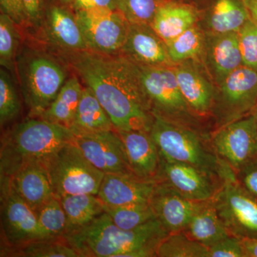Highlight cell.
I'll list each match as a JSON object with an SVG mask.
<instances>
[{"label": "cell", "mask_w": 257, "mask_h": 257, "mask_svg": "<svg viewBox=\"0 0 257 257\" xmlns=\"http://www.w3.org/2000/svg\"><path fill=\"white\" fill-rule=\"evenodd\" d=\"M60 57L92 89L116 131L150 133L155 116L138 64L121 55L91 50Z\"/></svg>", "instance_id": "obj_1"}, {"label": "cell", "mask_w": 257, "mask_h": 257, "mask_svg": "<svg viewBox=\"0 0 257 257\" xmlns=\"http://www.w3.org/2000/svg\"><path fill=\"white\" fill-rule=\"evenodd\" d=\"M169 234L157 219L133 230L118 227L106 212L64 237L83 257L157 256Z\"/></svg>", "instance_id": "obj_2"}, {"label": "cell", "mask_w": 257, "mask_h": 257, "mask_svg": "<svg viewBox=\"0 0 257 257\" xmlns=\"http://www.w3.org/2000/svg\"><path fill=\"white\" fill-rule=\"evenodd\" d=\"M210 134L155 116L150 135L161 157L194 166L221 183L236 179V173L216 155Z\"/></svg>", "instance_id": "obj_3"}, {"label": "cell", "mask_w": 257, "mask_h": 257, "mask_svg": "<svg viewBox=\"0 0 257 257\" xmlns=\"http://www.w3.org/2000/svg\"><path fill=\"white\" fill-rule=\"evenodd\" d=\"M74 133L63 125L31 117L15 125L2 139L1 175L8 176L23 164L43 162L65 144Z\"/></svg>", "instance_id": "obj_4"}, {"label": "cell", "mask_w": 257, "mask_h": 257, "mask_svg": "<svg viewBox=\"0 0 257 257\" xmlns=\"http://www.w3.org/2000/svg\"><path fill=\"white\" fill-rule=\"evenodd\" d=\"M15 64L29 114L39 118L55 100L67 81V68L55 56L31 48L24 50L17 57Z\"/></svg>", "instance_id": "obj_5"}, {"label": "cell", "mask_w": 257, "mask_h": 257, "mask_svg": "<svg viewBox=\"0 0 257 257\" xmlns=\"http://www.w3.org/2000/svg\"><path fill=\"white\" fill-rule=\"evenodd\" d=\"M48 173L54 195H97L104 174L83 155L74 142L65 144L42 162Z\"/></svg>", "instance_id": "obj_6"}, {"label": "cell", "mask_w": 257, "mask_h": 257, "mask_svg": "<svg viewBox=\"0 0 257 257\" xmlns=\"http://www.w3.org/2000/svg\"><path fill=\"white\" fill-rule=\"evenodd\" d=\"M138 66L154 116L205 132L202 120L193 114L184 100L176 78L175 65Z\"/></svg>", "instance_id": "obj_7"}, {"label": "cell", "mask_w": 257, "mask_h": 257, "mask_svg": "<svg viewBox=\"0 0 257 257\" xmlns=\"http://www.w3.org/2000/svg\"><path fill=\"white\" fill-rule=\"evenodd\" d=\"M257 104V71L242 65L216 88L212 116L216 128L253 114Z\"/></svg>", "instance_id": "obj_8"}, {"label": "cell", "mask_w": 257, "mask_h": 257, "mask_svg": "<svg viewBox=\"0 0 257 257\" xmlns=\"http://www.w3.org/2000/svg\"><path fill=\"white\" fill-rule=\"evenodd\" d=\"M212 201L229 235L241 239L257 238V199L237 179L225 182Z\"/></svg>", "instance_id": "obj_9"}, {"label": "cell", "mask_w": 257, "mask_h": 257, "mask_svg": "<svg viewBox=\"0 0 257 257\" xmlns=\"http://www.w3.org/2000/svg\"><path fill=\"white\" fill-rule=\"evenodd\" d=\"M0 182L3 247H16L42 239L36 212L19 195L8 177L1 175Z\"/></svg>", "instance_id": "obj_10"}, {"label": "cell", "mask_w": 257, "mask_h": 257, "mask_svg": "<svg viewBox=\"0 0 257 257\" xmlns=\"http://www.w3.org/2000/svg\"><path fill=\"white\" fill-rule=\"evenodd\" d=\"M89 50L121 55L130 23L117 10L96 8L75 12Z\"/></svg>", "instance_id": "obj_11"}, {"label": "cell", "mask_w": 257, "mask_h": 257, "mask_svg": "<svg viewBox=\"0 0 257 257\" xmlns=\"http://www.w3.org/2000/svg\"><path fill=\"white\" fill-rule=\"evenodd\" d=\"M210 140L216 155L235 173L257 155V126L252 114L216 128Z\"/></svg>", "instance_id": "obj_12"}, {"label": "cell", "mask_w": 257, "mask_h": 257, "mask_svg": "<svg viewBox=\"0 0 257 257\" xmlns=\"http://www.w3.org/2000/svg\"><path fill=\"white\" fill-rule=\"evenodd\" d=\"M73 142L85 158L104 175H133L117 131L74 135Z\"/></svg>", "instance_id": "obj_13"}, {"label": "cell", "mask_w": 257, "mask_h": 257, "mask_svg": "<svg viewBox=\"0 0 257 257\" xmlns=\"http://www.w3.org/2000/svg\"><path fill=\"white\" fill-rule=\"evenodd\" d=\"M160 157L157 181L170 184L184 197L194 202L213 199L224 184L194 166Z\"/></svg>", "instance_id": "obj_14"}, {"label": "cell", "mask_w": 257, "mask_h": 257, "mask_svg": "<svg viewBox=\"0 0 257 257\" xmlns=\"http://www.w3.org/2000/svg\"><path fill=\"white\" fill-rule=\"evenodd\" d=\"M198 62L187 60L175 64L174 67L184 100L193 114L202 121L212 115L216 88Z\"/></svg>", "instance_id": "obj_15"}, {"label": "cell", "mask_w": 257, "mask_h": 257, "mask_svg": "<svg viewBox=\"0 0 257 257\" xmlns=\"http://www.w3.org/2000/svg\"><path fill=\"white\" fill-rule=\"evenodd\" d=\"M198 202L184 197L170 184L157 181L149 203L157 220L172 234L185 229Z\"/></svg>", "instance_id": "obj_16"}, {"label": "cell", "mask_w": 257, "mask_h": 257, "mask_svg": "<svg viewBox=\"0 0 257 257\" xmlns=\"http://www.w3.org/2000/svg\"><path fill=\"white\" fill-rule=\"evenodd\" d=\"M41 26L47 43L60 56L89 50L76 15L67 9L52 7L45 14Z\"/></svg>", "instance_id": "obj_17"}, {"label": "cell", "mask_w": 257, "mask_h": 257, "mask_svg": "<svg viewBox=\"0 0 257 257\" xmlns=\"http://www.w3.org/2000/svg\"><path fill=\"white\" fill-rule=\"evenodd\" d=\"M121 55L140 65H175L165 42L150 25L130 24Z\"/></svg>", "instance_id": "obj_18"}, {"label": "cell", "mask_w": 257, "mask_h": 257, "mask_svg": "<svg viewBox=\"0 0 257 257\" xmlns=\"http://www.w3.org/2000/svg\"><path fill=\"white\" fill-rule=\"evenodd\" d=\"M156 182L128 174H105L97 196L110 207L149 203Z\"/></svg>", "instance_id": "obj_19"}, {"label": "cell", "mask_w": 257, "mask_h": 257, "mask_svg": "<svg viewBox=\"0 0 257 257\" xmlns=\"http://www.w3.org/2000/svg\"><path fill=\"white\" fill-rule=\"evenodd\" d=\"M204 62L216 84L243 65L237 32L206 33Z\"/></svg>", "instance_id": "obj_20"}, {"label": "cell", "mask_w": 257, "mask_h": 257, "mask_svg": "<svg viewBox=\"0 0 257 257\" xmlns=\"http://www.w3.org/2000/svg\"><path fill=\"white\" fill-rule=\"evenodd\" d=\"M130 170L133 175L147 180L157 181L160 157L150 133L143 130L120 131Z\"/></svg>", "instance_id": "obj_21"}, {"label": "cell", "mask_w": 257, "mask_h": 257, "mask_svg": "<svg viewBox=\"0 0 257 257\" xmlns=\"http://www.w3.org/2000/svg\"><path fill=\"white\" fill-rule=\"evenodd\" d=\"M6 177L19 195L35 212L55 196L48 173L42 162L23 164Z\"/></svg>", "instance_id": "obj_22"}, {"label": "cell", "mask_w": 257, "mask_h": 257, "mask_svg": "<svg viewBox=\"0 0 257 257\" xmlns=\"http://www.w3.org/2000/svg\"><path fill=\"white\" fill-rule=\"evenodd\" d=\"M199 12L194 5L179 0H163L151 24L166 45L197 24Z\"/></svg>", "instance_id": "obj_23"}, {"label": "cell", "mask_w": 257, "mask_h": 257, "mask_svg": "<svg viewBox=\"0 0 257 257\" xmlns=\"http://www.w3.org/2000/svg\"><path fill=\"white\" fill-rule=\"evenodd\" d=\"M182 231L190 239L207 248L231 236L218 215L212 199L198 202L192 217Z\"/></svg>", "instance_id": "obj_24"}, {"label": "cell", "mask_w": 257, "mask_h": 257, "mask_svg": "<svg viewBox=\"0 0 257 257\" xmlns=\"http://www.w3.org/2000/svg\"><path fill=\"white\" fill-rule=\"evenodd\" d=\"M243 0H212L205 14L207 33L238 32L249 20Z\"/></svg>", "instance_id": "obj_25"}, {"label": "cell", "mask_w": 257, "mask_h": 257, "mask_svg": "<svg viewBox=\"0 0 257 257\" xmlns=\"http://www.w3.org/2000/svg\"><path fill=\"white\" fill-rule=\"evenodd\" d=\"M74 135L116 131L111 120L90 88L84 87L70 126Z\"/></svg>", "instance_id": "obj_26"}, {"label": "cell", "mask_w": 257, "mask_h": 257, "mask_svg": "<svg viewBox=\"0 0 257 257\" xmlns=\"http://www.w3.org/2000/svg\"><path fill=\"white\" fill-rule=\"evenodd\" d=\"M67 216L66 235L78 231L104 213V204L97 195L74 194L60 198Z\"/></svg>", "instance_id": "obj_27"}, {"label": "cell", "mask_w": 257, "mask_h": 257, "mask_svg": "<svg viewBox=\"0 0 257 257\" xmlns=\"http://www.w3.org/2000/svg\"><path fill=\"white\" fill-rule=\"evenodd\" d=\"M83 89L84 87L77 77L67 79L55 100L39 118L70 128L77 112Z\"/></svg>", "instance_id": "obj_28"}, {"label": "cell", "mask_w": 257, "mask_h": 257, "mask_svg": "<svg viewBox=\"0 0 257 257\" xmlns=\"http://www.w3.org/2000/svg\"><path fill=\"white\" fill-rule=\"evenodd\" d=\"M1 256L79 257L64 237L37 240L16 247H2Z\"/></svg>", "instance_id": "obj_29"}, {"label": "cell", "mask_w": 257, "mask_h": 257, "mask_svg": "<svg viewBox=\"0 0 257 257\" xmlns=\"http://www.w3.org/2000/svg\"><path fill=\"white\" fill-rule=\"evenodd\" d=\"M205 43L206 34L196 24L167 44V47L171 60L175 64L200 60L204 55Z\"/></svg>", "instance_id": "obj_30"}, {"label": "cell", "mask_w": 257, "mask_h": 257, "mask_svg": "<svg viewBox=\"0 0 257 257\" xmlns=\"http://www.w3.org/2000/svg\"><path fill=\"white\" fill-rule=\"evenodd\" d=\"M42 239L64 237L67 232V216L60 199L50 198L36 211Z\"/></svg>", "instance_id": "obj_31"}, {"label": "cell", "mask_w": 257, "mask_h": 257, "mask_svg": "<svg viewBox=\"0 0 257 257\" xmlns=\"http://www.w3.org/2000/svg\"><path fill=\"white\" fill-rule=\"evenodd\" d=\"M106 212L118 227L133 230L156 219L150 203L110 207L104 204Z\"/></svg>", "instance_id": "obj_32"}, {"label": "cell", "mask_w": 257, "mask_h": 257, "mask_svg": "<svg viewBox=\"0 0 257 257\" xmlns=\"http://www.w3.org/2000/svg\"><path fill=\"white\" fill-rule=\"evenodd\" d=\"M159 257H209V248L183 231L172 233L162 240L157 250Z\"/></svg>", "instance_id": "obj_33"}, {"label": "cell", "mask_w": 257, "mask_h": 257, "mask_svg": "<svg viewBox=\"0 0 257 257\" xmlns=\"http://www.w3.org/2000/svg\"><path fill=\"white\" fill-rule=\"evenodd\" d=\"M19 27L8 15H0V63L4 68L13 70L16 63L20 44Z\"/></svg>", "instance_id": "obj_34"}, {"label": "cell", "mask_w": 257, "mask_h": 257, "mask_svg": "<svg viewBox=\"0 0 257 257\" xmlns=\"http://www.w3.org/2000/svg\"><path fill=\"white\" fill-rule=\"evenodd\" d=\"M21 103L11 76L6 69L0 71V123L3 127L18 117Z\"/></svg>", "instance_id": "obj_35"}, {"label": "cell", "mask_w": 257, "mask_h": 257, "mask_svg": "<svg viewBox=\"0 0 257 257\" xmlns=\"http://www.w3.org/2000/svg\"><path fill=\"white\" fill-rule=\"evenodd\" d=\"M163 0H115L116 10L130 24L150 25Z\"/></svg>", "instance_id": "obj_36"}, {"label": "cell", "mask_w": 257, "mask_h": 257, "mask_svg": "<svg viewBox=\"0 0 257 257\" xmlns=\"http://www.w3.org/2000/svg\"><path fill=\"white\" fill-rule=\"evenodd\" d=\"M237 35L243 65L257 71V25L249 19Z\"/></svg>", "instance_id": "obj_37"}, {"label": "cell", "mask_w": 257, "mask_h": 257, "mask_svg": "<svg viewBox=\"0 0 257 257\" xmlns=\"http://www.w3.org/2000/svg\"><path fill=\"white\" fill-rule=\"evenodd\" d=\"M209 248V257H244L241 239L229 236Z\"/></svg>", "instance_id": "obj_38"}, {"label": "cell", "mask_w": 257, "mask_h": 257, "mask_svg": "<svg viewBox=\"0 0 257 257\" xmlns=\"http://www.w3.org/2000/svg\"><path fill=\"white\" fill-rule=\"evenodd\" d=\"M240 185L257 199V155L236 174Z\"/></svg>", "instance_id": "obj_39"}, {"label": "cell", "mask_w": 257, "mask_h": 257, "mask_svg": "<svg viewBox=\"0 0 257 257\" xmlns=\"http://www.w3.org/2000/svg\"><path fill=\"white\" fill-rule=\"evenodd\" d=\"M1 13L9 16L19 28L30 25L28 15L22 0H0Z\"/></svg>", "instance_id": "obj_40"}, {"label": "cell", "mask_w": 257, "mask_h": 257, "mask_svg": "<svg viewBox=\"0 0 257 257\" xmlns=\"http://www.w3.org/2000/svg\"><path fill=\"white\" fill-rule=\"evenodd\" d=\"M22 1L28 15L30 26L40 28L46 14L44 0H22Z\"/></svg>", "instance_id": "obj_41"}, {"label": "cell", "mask_w": 257, "mask_h": 257, "mask_svg": "<svg viewBox=\"0 0 257 257\" xmlns=\"http://www.w3.org/2000/svg\"><path fill=\"white\" fill-rule=\"evenodd\" d=\"M72 3L75 12L96 8L116 10L115 0H72Z\"/></svg>", "instance_id": "obj_42"}, {"label": "cell", "mask_w": 257, "mask_h": 257, "mask_svg": "<svg viewBox=\"0 0 257 257\" xmlns=\"http://www.w3.org/2000/svg\"><path fill=\"white\" fill-rule=\"evenodd\" d=\"M244 257H257V238L241 239Z\"/></svg>", "instance_id": "obj_43"}, {"label": "cell", "mask_w": 257, "mask_h": 257, "mask_svg": "<svg viewBox=\"0 0 257 257\" xmlns=\"http://www.w3.org/2000/svg\"><path fill=\"white\" fill-rule=\"evenodd\" d=\"M250 20L257 25V0H243Z\"/></svg>", "instance_id": "obj_44"}, {"label": "cell", "mask_w": 257, "mask_h": 257, "mask_svg": "<svg viewBox=\"0 0 257 257\" xmlns=\"http://www.w3.org/2000/svg\"><path fill=\"white\" fill-rule=\"evenodd\" d=\"M253 116H254L255 121H256V126H257V104L256 106H255L254 110L253 111Z\"/></svg>", "instance_id": "obj_45"}, {"label": "cell", "mask_w": 257, "mask_h": 257, "mask_svg": "<svg viewBox=\"0 0 257 257\" xmlns=\"http://www.w3.org/2000/svg\"><path fill=\"white\" fill-rule=\"evenodd\" d=\"M60 1L64 4H68V3H72V0H60Z\"/></svg>", "instance_id": "obj_46"}, {"label": "cell", "mask_w": 257, "mask_h": 257, "mask_svg": "<svg viewBox=\"0 0 257 257\" xmlns=\"http://www.w3.org/2000/svg\"><path fill=\"white\" fill-rule=\"evenodd\" d=\"M179 1H183V0H179Z\"/></svg>", "instance_id": "obj_47"}]
</instances>
